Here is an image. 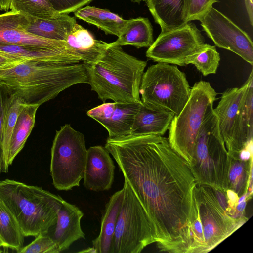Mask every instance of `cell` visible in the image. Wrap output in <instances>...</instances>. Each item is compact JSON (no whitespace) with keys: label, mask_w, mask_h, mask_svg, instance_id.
Masks as SVG:
<instances>
[{"label":"cell","mask_w":253,"mask_h":253,"mask_svg":"<svg viewBox=\"0 0 253 253\" xmlns=\"http://www.w3.org/2000/svg\"><path fill=\"white\" fill-rule=\"evenodd\" d=\"M27 17L29 22L25 28L27 31L46 39L65 42L77 23L74 17L67 14L60 13L49 19Z\"/></svg>","instance_id":"cell-23"},{"label":"cell","mask_w":253,"mask_h":253,"mask_svg":"<svg viewBox=\"0 0 253 253\" xmlns=\"http://www.w3.org/2000/svg\"><path fill=\"white\" fill-rule=\"evenodd\" d=\"M205 39L195 24L188 22L161 32L146 56L154 62L185 66L204 46Z\"/></svg>","instance_id":"cell-11"},{"label":"cell","mask_w":253,"mask_h":253,"mask_svg":"<svg viewBox=\"0 0 253 253\" xmlns=\"http://www.w3.org/2000/svg\"><path fill=\"white\" fill-rule=\"evenodd\" d=\"M0 51L21 60L51 61L65 64L82 62L79 56L65 49L0 44Z\"/></svg>","instance_id":"cell-22"},{"label":"cell","mask_w":253,"mask_h":253,"mask_svg":"<svg viewBox=\"0 0 253 253\" xmlns=\"http://www.w3.org/2000/svg\"><path fill=\"white\" fill-rule=\"evenodd\" d=\"M59 13L69 14L75 12L93 0H49Z\"/></svg>","instance_id":"cell-36"},{"label":"cell","mask_w":253,"mask_h":253,"mask_svg":"<svg viewBox=\"0 0 253 253\" xmlns=\"http://www.w3.org/2000/svg\"><path fill=\"white\" fill-rule=\"evenodd\" d=\"M29 22L27 16L11 10L0 14V44L65 49L74 53L65 41L46 39L27 31Z\"/></svg>","instance_id":"cell-14"},{"label":"cell","mask_w":253,"mask_h":253,"mask_svg":"<svg viewBox=\"0 0 253 253\" xmlns=\"http://www.w3.org/2000/svg\"><path fill=\"white\" fill-rule=\"evenodd\" d=\"M75 16L88 23L94 25L106 34L120 37L127 27L129 20L122 18L107 9L86 6L74 12Z\"/></svg>","instance_id":"cell-24"},{"label":"cell","mask_w":253,"mask_h":253,"mask_svg":"<svg viewBox=\"0 0 253 253\" xmlns=\"http://www.w3.org/2000/svg\"><path fill=\"white\" fill-rule=\"evenodd\" d=\"M245 7L249 16L250 24L253 26V0H244Z\"/></svg>","instance_id":"cell-38"},{"label":"cell","mask_w":253,"mask_h":253,"mask_svg":"<svg viewBox=\"0 0 253 253\" xmlns=\"http://www.w3.org/2000/svg\"><path fill=\"white\" fill-rule=\"evenodd\" d=\"M66 42L84 64L98 60L111 45V43L95 39L87 29L77 23L68 34Z\"/></svg>","instance_id":"cell-18"},{"label":"cell","mask_w":253,"mask_h":253,"mask_svg":"<svg viewBox=\"0 0 253 253\" xmlns=\"http://www.w3.org/2000/svg\"><path fill=\"white\" fill-rule=\"evenodd\" d=\"M145 2L161 32L186 23L183 19L184 0H146Z\"/></svg>","instance_id":"cell-25"},{"label":"cell","mask_w":253,"mask_h":253,"mask_svg":"<svg viewBox=\"0 0 253 253\" xmlns=\"http://www.w3.org/2000/svg\"><path fill=\"white\" fill-rule=\"evenodd\" d=\"M153 42V28L147 18L138 17L129 20L122 34L112 44L132 45L137 48L149 47Z\"/></svg>","instance_id":"cell-27"},{"label":"cell","mask_w":253,"mask_h":253,"mask_svg":"<svg viewBox=\"0 0 253 253\" xmlns=\"http://www.w3.org/2000/svg\"><path fill=\"white\" fill-rule=\"evenodd\" d=\"M84 64L88 84L103 102H141L139 88L146 62L127 54L122 46L111 43L98 60Z\"/></svg>","instance_id":"cell-4"},{"label":"cell","mask_w":253,"mask_h":253,"mask_svg":"<svg viewBox=\"0 0 253 253\" xmlns=\"http://www.w3.org/2000/svg\"><path fill=\"white\" fill-rule=\"evenodd\" d=\"M79 253H96V250L94 249V248L93 247H90L88 248H87L86 249H84L82 251H80L78 252Z\"/></svg>","instance_id":"cell-40"},{"label":"cell","mask_w":253,"mask_h":253,"mask_svg":"<svg viewBox=\"0 0 253 253\" xmlns=\"http://www.w3.org/2000/svg\"><path fill=\"white\" fill-rule=\"evenodd\" d=\"M10 0H0V10L8 11L10 9Z\"/></svg>","instance_id":"cell-39"},{"label":"cell","mask_w":253,"mask_h":253,"mask_svg":"<svg viewBox=\"0 0 253 253\" xmlns=\"http://www.w3.org/2000/svg\"><path fill=\"white\" fill-rule=\"evenodd\" d=\"M87 149L84 135L66 124L56 131L51 149L50 172L58 190L79 186L84 177Z\"/></svg>","instance_id":"cell-9"},{"label":"cell","mask_w":253,"mask_h":253,"mask_svg":"<svg viewBox=\"0 0 253 253\" xmlns=\"http://www.w3.org/2000/svg\"><path fill=\"white\" fill-rule=\"evenodd\" d=\"M19 60H21L16 59L11 55L0 51V70L8 64Z\"/></svg>","instance_id":"cell-37"},{"label":"cell","mask_w":253,"mask_h":253,"mask_svg":"<svg viewBox=\"0 0 253 253\" xmlns=\"http://www.w3.org/2000/svg\"><path fill=\"white\" fill-rule=\"evenodd\" d=\"M5 247V245L1 238L0 237V247Z\"/></svg>","instance_id":"cell-41"},{"label":"cell","mask_w":253,"mask_h":253,"mask_svg":"<svg viewBox=\"0 0 253 253\" xmlns=\"http://www.w3.org/2000/svg\"><path fill=\"white\" fill-rule=\"evenodd\" d=\"M229 161V155L213 109L200 127L189 167L197 184L226 192Z\"/></svg>","instance_id":"cell-6"},{"label":"cell","mask_w":253,"mask_h":253,"mask_svg":"<svg viewBox=\"0 0 253 253\" xmlns=\"http://www.w3.org/2000/svg\"><path fill=\"white\" fill-rule=\"evenodd\" d=\"M83 215L84 213L78 207L62 201L57 212L54 232L50 236L60 252L67 250L76 241L85 238L81 226Z\"/></svg>","instance_id":"cell-17"},{"label":"cell","mask_w":253,"mask_h":253,"mask_svg":"<svg viewBox=\"0 0 253 253\" xmlns=\"http://www.w3.org/2000/svg\"><path fill=\"white\" fill-rule=\"evenodd\" d=\"M10 9L27 17L40 19H49L60 14L49 0H10Z\"/></svg>","instance_id":"cell-30"},{"label":"cell","mask_w":253,"mask_h":253,"mask_svg":"<svg viewBox=\"0 0 253 253\" xmlns=\"http://www.w3.org/2000/svg\"><path fill=\"white\" fill-rule=\"evenodd\" d=\"M220 57L215 46L205 43L202 49L189 61L206 76L215 74L219 66Z\"/></svg>","instance_id":"cell-31"},{"label":"cell","mask_w":253,"mask_h":253,"mask_svg":"<svg viewBox=\"0 0 253 253\" xmlns=\"http://www.w3.org/2000/svg\"><path fill=\"white\" fill-rule=\"evenodd\" d=\"M248 220L230 207L226 192L196 183L192 194L185 253L210 252Z\"/></svg>","instance_id":"cell-3"},{"label":"cell","mask_w":253,"mask_h":253,"mask_svg":"<svg viewBox=\"0 0 253 253\" xmlns=\"http://www.w3.org/2000/svg\"><path fill=\"white\" fill-rule=\"evenodd\" d=\"M199 21L215 45L253 64V43L249 35L221 12L211 7Z\"/></svg>","instance_id":"cell-12"},{"label":"cell","mask_w":253,"mask_h":253,"mask_svg":"<svg viewBox=\"0 0 253 253\" xmlns=\"http://www.w3.org/2000/svg\"><path fill=\"white\" fill-rule=\"evenodd\" d=\"M2 252V251L0 249V253Z\"/></svg>","instance_id":"cell-43"},{"label":"cell","mask_w":253,"mask_h":253,"mask_svg":"<svg viewBox=\"0 0 253 253\" xmlns=\"http://www.w3.org/2000/svg\"><path fill=\"white\" fill-rule=\"evenodd\" d=\"M24 104L19 97L11 94L3 124L2 140V159L7 152L19 114Z\"/></svg>","instance_id":"cell-32"},{"label":"cell","mask_w":253,"mask_h":253,"mask_svg":"<svg viewBox=\"0 0 253 253\" xmlns=\"http://www.w3.org/2000/svg\"><path fill=\"white\" fill-rule=\"evenodd\" d=\"M124 188L111 196L103 213L98 236L92 241L96 253H111L113 236L118 216L122 207Z\"/></svg>","instance_id":"cell-21"},{"label":"cell","mask_w":253,"mask_h":253,"mask_svg":"<svg viewBox=\"0 0 253 253\" xmlns=\"http://www.w3.org/2000/svg\"><path fill=\"white\" fill-rule=\"evenodd\" d=\"M245 89L240 109V137L244 149L253 147V70L245 83Z\"/></svg>","instance_id":"cell-28"},{"label":"cell","mask_w":253,"mask_h":253,"mask_svg":"<svg viewBox=\"0 0 253 253\" xmlns=\"http://www.w3.org/2000/svg\"><path fill=\"white\" fill-rule=\"evenodd\" d=\"M0 82L25 104L40 106L72 85L88 84V76L83 62L21 60L0 70Z\"/></svg>","instance_id":"cell-2"},{"label":"cell","mask_w":253,"mask_h":253,"mask_svg":"<svg viewBox=\"0 0 253 253\" xmlns=\"http://www.w3.org/2000/svg\"><path fill=\"white\" fill-rule=\"evenodd\" d=\"M218 2V0H184V21L187 23L199 20L214 3Z\"/></svg>","instance_id":"cell-33"},{"label":"cell","mask_w":253,"mask_h":253,"mask_svg":"<svg viewBox=\"0 0 253 253\" xmlns=\"http://www.w3.org/2000/svg\"><path fill=\"white\" fill-rule=\"evenodd\" d=\"M190 91L185 74L176 65L162 62L149 66L143 73L139 88L144 104L175 115L186 104Z\"/></svg>","instance_id":"cell-8"},{"label":"cell","mask_w":253,"mask_h":253,"mask_svg":"<svg viewBox=\"0 0 253 253\" xmlns=\"http://www.w3.org/2000/svg\"><path fill=\"white\" fill-rule=\"evenodd\" d=\"M217 93L206 81L196 82L181 112L175 115L167 138L171 148L188 165L191 162L197 135L207 114L213 108Z\"/></svg>","instance_id":"cell-7"},{"label":"cell","mask_w":253,"mask_h":253,"mask_svg":"<svg viewBox=\"0 0 253 253\" xmlns=\"http://www.w3.org/2000/svg\"><path fill=\"white\" fill-rule=\"evenodd\" d=\"M133 2H136L138 3H140L142 1H146V0H131Z\"/></svg>","instance_id":"cell-42"},{"label":"cell","mask_w":253,"mask_h":253,"mask_svg":"<svg viewBox=\"0 0 253 253\" xmlns=\"http://www.w3.org/2000/svg\"><path fill=\"white\" fill-rule=\"evenodd\" d=\"M0 237L5 247L16 252L23 247L25 236L13 214L0 198Z\"/></svg>","instance_id":"cell-29"},{"label":"cell","mask_w":253,"mask_h":253,"mask_svg":"<svg viewBox=\"0 0 253 253\" xmlns=\"http://www.w3.org/2000/svg\"><path fill=\"white\" fill-rule=\"evenodd\" d=\"M60 251L48 234H40L28 245L17 251L18 253H59Z\"/></svg>","instance_id":"cell-34"},{"label":"cell","mask_w":253,"mask_h":253,"mask_svg":"<svg viewBox=\"0 0 253 253\" xmlns=\"http://www.w3.org/2000/svg\"><path fill=\"white\" fill-rule=\"evenodd\" d=\"M245 89V84L240 88L227 89L213 109L220 135L230 156H238L244 150L240 137V109Z\"/></svg>","instance_id":"cell-13"},{"label":"cell","mask_w":253,"mask_h":253,"mask_svg":"<svg viewBox=\"0 0 253 253\" xmlns=\"http://www.w3.org/2000/svg\"><path fill=\"white\" fill-rule=\"evenodd\" d=\"M240 198L247 193L253 195V157L245 159L229 155L227 190Z\"/></svg>","instance_id":"cell-26"},{"label":"cell","mask_w":253,"mask_h":253,"mask_svg":"<svg viewBox=\"0 0 253 253\" xmlns=\"http://www.w3.org/2000/svg\"><path fill=\"white\" fill-rule=\"evenodd\" d=\"M115 166L110 153L102 146L87 149L84 174V186L95 192L109 190L114 179Z\"/></svg>","instance_id":"cell-16"},{"label":"cell","mask_w":253,"mask_h":253,"mask_svg":"<svg viewBox=\"0 0 253 253\" xmlns=\"http://www.w3.org/2000/svg\"><path fill=\"white\" fill-rule=\"evenodd\" d=\"M140 103H104L91 109L87 115L102 125L110 138L130 134Z\"/></svg>","instance_id":"cell-15"},{"label":"cell","mask_w":253,"mask_h":253,"mask_svg":"<svg viewBox=\"0 0 253 253\" xmlns=\"http://www.w3.org/2000/svg\"><path fill=\"white\" fill-rule=\"evenodd\" d=\"M0 198L25 237L48 234L57 222L63 200L41 187L8 179L0 181Z\"/></svg>","instance_id":"cell-5"},{"label":"cell","mask_w":253,"mask_h":253,"mask_svg":"<svg viewBox=\"0 0 253 253\" xmlns=\"http://www.w3.org/2000/svg\"><path fill=\"white\" fill-rule=\"evenodd\" d=\"M124 198L113 236L111 253H140L155 243L153 228L146 212L124 180Z\"/></svg>","instance_id":"cell-10"},{"label":"cell","mask_w":253,"mask_h":253,"mask_svg":"<svg viewBox=\"0 0 253 253\" xmlns=\"http://www.w3.org/2000/svg\"><path fill=\"white\" fill-rule=\"evenodd\" d=\"M105 148L148 215L159 251L185 253L196 184L188 163L160 135L108 137Z\"/></svg>","instance_id":"cell-1"},{"label":"cell","mask_w":253,"mask_h":253,"mask_svg":"<svg viewBox=\"0 0 253 253\" xmlns=\"http://www.w3.org/2000/svg\"><path fill=\"white\" fill-rule=\"evenodd\" d=\"M11 93L5 84L0 82V173L3 172L2 140L4 121Z\"/></svg>","instance_id":"cell-35"},{"label":"cell","mask_w":253,"mask_h":253,"mask_svg":"<svg viewBox=\"0 0 253 253\" xmlns=\"http://www.w3.org/2000/svg\"><path fill=\"white\" fill-rule=\"evenodd\" d=\"M39 106L24 104L19 114L6 155L3 158V172L7 173L18 153L23 148L35 123L36 114Z\"/></svg>","instance_id":"cell-20"},{"label":"cell","mask_w":253,"mask_h":253,"mask_svg":"<svg viewBox=\"0 0 253 253\" xmlns=\"http://www.w3.org/2000/svg\"><path fill=\"white\" fill-rule=\"evenodd\" d=\"M174 116L171 112L151 107L141 102L129 134L163 136L169 129Z\"/></svg>","instance_id":"cell-19"}]
</instances>
